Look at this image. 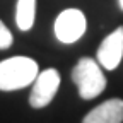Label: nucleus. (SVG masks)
Masks as SVG:
<instances>
[{
    "instance_id": "obj_1",
    "label": "nucleus",
    "mask_w": 123,
    "mask_h": 123,
    "mask_svg": "<svg viewBox=\"0 0 123 123\" xmlns=\"http://www.w3.org/2000/svg\"><path fill=\"white\" fill-rule=\"evenodd\" d=\"M39 74L38 63L29 56H12L0 62V91H17L31 86Z\"/></svg>"
},
{
    "instance_id": "obj_2",
    "label": "nucleus",
    "mask_w": 123,
    "mask_h": 123,
    "mask_svg": "<svg viewBox=\"0 0 123 123\" xmlns=\"http://www.w3.org/2000/svg\"><path fill=\"white\" fill-rule=\"evenodd\" d=\"M72 80L82 99H94L106 89V77L99 62L89 56H82L72 68Z\"/></svg>"
},
{
    "instance_id": "obj_3",
    "label": "nucleus",
    "mask_w": 123,
    "mask_h": 123,
    "mask_svg": "<svg viewBox=\"0 0 123 123\" xmlns=\"http://www.w3.org/2000/svg\"><path fill=\"white\" fill-rule=\"evenodd\" d=\"M86 33V15L79 9H67L60 12L55 21V36L58 41L72 44Z\"/></svg>"
},
{
    "instance_id": "obj_4",
    "label": "nucleus",
    "mask_w": 123,
    "mask_h": 123,
    "mask_svg": "<svg viewBox=\"0 0 123 123\" xmlns=\"http://www.w3.org/2000/svg\"><path fill=\"white\" fill-rule=\"evenodd\" d=\"M60 87V74L55 68H46L38 74L29 94V104L33 108H44L51 103Z\"/></svg>"
},
{
    "instance_id": "obj_5",
    "label": "nucleus",
    "mask_w": 123,
    "mask_h": 123,
    "mask_svg": "<svg viewBox=\"0 0 123 123\" xmlns=\"http://www.w3.org/2000/svg\"><path fill=\"white\" fill-rule=\"evenodd\" d=\"M123 56V26L116 27L111 34H108L98 48V62L106 70H115Z\"/></svg>"
},
{
    "instance_id": "obj_6",
    "label": "nucleus",
    "mask_w": 123,
    "mask_h": 123,
    "mask_svg": "<svg viewBox=\"0 0 123 123\" xmlns=\"http://www.w3.org/2000/svg\"><path fill=\"white\" fill-rule=\"evenodd\" d=\"M123 121V99L113 98L91 110L82 123H121Z\"/></svg>"
},
{
    "instance_id": "obj_7",
    "label": "nucleus",
    "mask_w": 123,
    "mask_h": 123,
    "mask_svg": "<svg viewBox=\"0 0 123 123\" xmlns=\"http://www.w3.org/2000/svg\"><path fill=\"white\" fill-rule=\"evenodd\" d=\"M34 15H36V0H17L15 22L21 31H29L33 27Z\"/></svg>"
},
{
    "instance_id": "obj_8",
    "label": "nucleus",
    "mask_w": 123,
    "mask_h": 123,
    "mask_svg": "<svg viewBox=\"0 0 123 123\" xmlns=\"http://www.w3.org/2000/svg\"><path fill=\"white\" fill-rule=\"evenodd\" d=\"M14 38H12V33L7 29V26L0 21V50H7L9 46L12 44Z\"/></svg>"
},
{
    "instance_id": "obj_9",
    "label": "nucleus",
    "mask_w": 123,
    "mask_h": 123,
    "mask_svg": "<svg viewBox=\"0 0 123 123\" xmlns=\"http://www.w3.org/2000/svg\"><path fill=\"white\" fill-rule=\"evenodd\" d=\"M120 7H121V10H123V0H120Z\"/></svg>"
}]
</instances>
